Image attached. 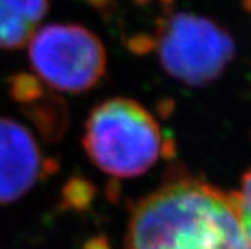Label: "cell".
<instances>
[{
	"instance_id": "6",
	"label": "cell",
	"mask_w": 251,
	"mask_h": 249,
	"mask_svg": "<svg viewBox=\"0 0 251 249\" xmlns=\"http://www.w3.org/2000/svg\"><path fill=\"white\" fill-rule=\"evenodd\" d=\"M49 0H0V50H18L32 39Z\"/></svg>"
},
{
	"instance_id": "7",
	"label": "cell",
	"mask_w": 251,
	"mask_h": 249,
	"mask_svg": "<svg viewBox=\"0 0 251 249\" xmlns=\"http://www.w3.org/2000/svg\"><path fill=\"white\" fill-rule=\"evenodd\" d=\"M25 114L38 129L42 140L57 141L68 128V108L62 98L56 95H44L39 101L25 105Z\"/></svg>"
},
{
	"instance_id": "5",
	"label": "cell",
	"mask_w": 251,
	"mask_h": 249,
	"mask_svg": "<svg viewBox=\"0 0 251 249\" xmlns=\"http://www.w3.org/2000/svg\"><path fill=\"white\" fill-rule=\"evenodd\" d=\"M41 150L29 129L0 117V204L27 194L41 177Z\"/></svg>"
},
{
	"instance_id": "2",
	"label": "cell",
	"mask_w": 251,
	"mask_h": 249,
	"mask_svg": "<svg viewBox=\"0 0 251 249\" xmlns=\"http://www.w3.org/2000/svg\"><path fill=\"white\" fill-rule=\"evenodd\" d=\"M83 146L100 170L131 179L149 171L167 153V143L156 119L142 104L113 98L89 114Z\"/></svg>"
},
{
	"instance_id": "9",
	"label": "cell",
	"mask_w": 251,
	"mask_h": 249,
	"mask_svg": "<svg viewBox=\"0 0 251 249\" xmlns=\"http://www.w3.org/2000/svg\"><path fill=\"white\" fill-rule=\"evenodd\" d=\"M94 186L87 180L80 177H73L68 180L62 188V203L65 207L83 210L89 206V203L94 198Z\"/></svg>"
},
{
	"instance_id": "11",
	"label": "cell",
	"mask_w": 251,
	"mask_h": 249,
	"mask_svg": "<svg viewBox=\"0 0 251 249\" xmlns=\"http://www.w3.org/2000/svg\"><path fill=\"white\" fill-rule=\"evenodd\" d=\"M84 249H108L107 248V245L102 242V240H90L86 246H84Z\"/></svg>"
},
{
	"instance_id": "8",
	"label": "cell",
	"mask_w": 251,
	"mask_h": 249,
	"mask_svg": "<svg viewBox=\"0 0 251 249\" xmlns=\"http://www.w3.org/2000/svg\"><path fill=\"white\" fill-rule=\"evenodd\" d=\"M8 90L11 98L21 105L33 104L45 95L42 81L30 72H18L9 77Z\"/></svg>"
},
{
	"instance_id": "4",
	"label": "cell",
	"mask_w": 251,
	"mask_h": 249,
	"mask_svg": "<svg viewBox=\"0 0 251 249\" xmlns=\"http://www.w3.org/2000/svg\"><path fill=\"white\" fill-rule=\"evenodd\" d=\"M29 60L41 81L65 93L92 89L105 72L100 38L78 24H49L29 41Z\"/></svg>"
},
{
	"instance_id": "3",
	"label": "cell",
	"mask_w": 251,
	"mask_h": 249,
	"mask_svg": "<svg viewBox=\"0 0 251 249\" xmlns=\"http://www.w3.org/2000/svg\"><path fill=\"white\" fill-rule=\"evenodd\" d=\"M155 50L176 80L200 86L218 78L235 54V44L214 21L188 12L172 14L158 27Z\"/></svg>"
},
{
	"instance_id": "1",
	"label": "cell",
	"mask_w": 251,
	"mask_h": 249,
	"mask_svg": "<svg viewBox=\"0 0 251 249\" xmlns=\"http://www.w3.org/2000/svg\"><path fill=\"white\" fill-rule=\"evenodd\" d=\"M124 249H245L233 192L179 176L137 203Z\"/></svg>"
},
{
	"instance_id": "10",
	"label": "cell",
	"mask_w": 251,
	"mask_h": 249,
	"mask_svg": "<svg viewBox=\"0 0 251 249\" xmlns=\"http://www.w3.org/2000/svg\"><path fill=\"white\" fill-rule=\"evenodd\" d=\"M245 249H251V170L245 173L239 191L233 192Z\"/></svg>"
}]
</instances>
